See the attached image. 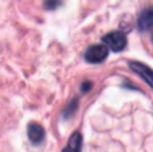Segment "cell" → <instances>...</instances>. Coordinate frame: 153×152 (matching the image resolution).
I'll return each mask as SVG.
<instances>
[{"instance_id": "9", "label": "cell", "mask_w": 153, "mask_h": 152, "mask_svg": "<svg viewBox=\"0 0 153 152\" xmlns=\"http://www.w3.org/2000/svg\"><path fill=\"white\" fill-rule=\"evenodd\" d=\"M91 88H93L91 81H85V82L81 85V92L82 93H87L89 90H91Z\"/></svg>"}, {"instance_id": "1", "label": "cell", "mask_w": 153, "mask_h": 152, "mask_svg": "<svg viewBox=\"0 0 153 152\" xmlns=\"http://www.w3.org/2000/svg\"><path fill=\"white\" fill-rule=\"evenodd\" d=\"M102 42L113 53H120V51H122L126 47L128 38H126V34L122 31H111V32H108L106 35H103Z\"/></svg>"}, {"instance_id": "3", "label": "cell", "mask_w": 153, "mask_h": 152, "mask_svg": "<svg viewBox=\"0 0 153 152\" xmlns=\"http://www.w3.org/2000/svg\"><path fill=\"white\" fill-rule=\"evenodd\" d=\"M129 69L132 70L133 73H136L137 75H140L141 80L145 81L153 90V70L148 65L141 63V62H137V61H130Z\"/></svg>"}, {"instance_id": "10", "label": "cell", "mask_w": 153, "mask_h": 152, "mask_svg": "<svg viewBox=\"0 0 153 152\" xmlns=\"http://www.w3.org/2000/svg\"><path fill=\"white\" fill-rule=\"evenodd\" d=\"M152 40H153V37H152Z\"/></svg>"}, {"instance_id": "5", "label": "cell", "mask_w": 153, "mask_h": 152, "mask_svg": "<svg viewBox=\"0 0 153 152\" xmlns=\"http://www.w3.org/2000/svg\"><path fill=\"white\" fill-rule=\"evenodd\" d=\"M137 27L140 31H148L153 27V7L145 8L137 19Z\"/></svg>"}, {"instance_id": "4", "label": "cell", "mask_w": 153, "mask_h": 152, "mask_svg": "<svg viewBox=\"0 0 153 152\" xmlns=\"http://www.w3.org/2000/svg\"><path fill=\"white\" fill-rule=\"evenodd\" d=\"M27 135H28L30 142L34 145H38L45 140L46 137V132L43 129V127L38 123H30L27 127Z\"/></svg>"}, {"instance_id": "8", "label": "cell", "mask_w": 153, "mask_h": 152, "mask_svg": "<svg viewBox=\"0 0 153 152\" xmlns=\"http://www.w3.org/2000/svg\"><path fill=\"white\" fill-rule=\"evenodd\" d=\"M61 5V0H45V8L48 11H54Z\"/></svg>"}, {"instance_id": "6", "label": "cell", "mask_w": 153, "mask_h": 152, "mask_svg": "<svg viewBox=\"0 0 153 152\" xmlns=\"http://www.w3.org/2000/svg\"><path fill=\"white\" fill-rule=\"evenodd\" d=\"M62 152H82V135L81 132L75 131L71 133L67 145L62 150Z\"/></svg>"}, {"instance_id": "2", "label": "cell", "mask_w": 153, "mask_h": 152, "mask_svg": "<svg viewBox=\"0 0 153 152\" xmlns=\"http://www.w3.org/2000/svg\"><path fill=\"white\" fill-rule=\"evenodd\" d=\"M109 55V48L105 45H93L85 51V61L89 63H102Z\"/></svg>"}, {"instance_id": "7", "label": "cell", "mask_w": 153, "mask_h": 152, "mask_svg": "<svg viewBox=\"0 0 153 152\" xmlns=\"http://www.w3.org/2000/svg\"><path fill=\"white\" fill-rule=\"evenodd\" d=\"M78 102H79L78 98H74V100H73V101L66 107V109L63 110V113H62V118H65V120H66V118H70V117H71V116L76 112V109H78Z\"/></svg>"}]
</instances>
